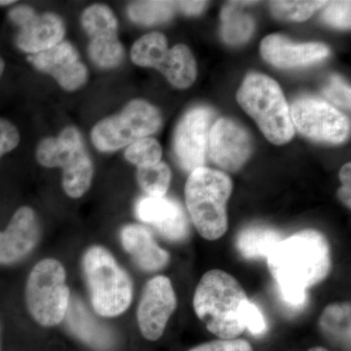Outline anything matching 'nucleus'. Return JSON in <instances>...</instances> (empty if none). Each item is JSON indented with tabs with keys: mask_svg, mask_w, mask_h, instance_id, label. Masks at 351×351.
Returning a JSON list of instances; mask_svg holds the SVG:
<instances>
[{
	"mask_svg": "<svg viewBox=\"0 0 351 351\" xmlns=\"http://www.w3.org/2000/svg\"><path fill=\"white\" fill-rule=\"evenodd\" d=\"M267 258L284 301L291 306L304 304L306 291L322 282L332 269L329 242L311 228L281 240Z\"/></svg>",
	"mask_w": 351,
	"mask_h": 351,
	"instance_id": "1",
	"label": "nucleus"
},
{
	"mask_svg": "<svg viewBox=\"0 0 351 351\" xmlns=\"http://www.w3.org/2000/svg\"><path fill=\"white\" fill-rule=\"evenodd\" d=\"M241 284L228 272L211 269L200 279L193 307L208 331L221 339H239L245 331L241 311L248 302Z\"/></svg>",
	"mask_w": 351,
	"mask_h": 351,
	"instance_id": "2",
	"label": "nucleus"
},
{
	"mask_svg": "<svg viewBox=\"0 0 351 351\" xmlns=\"http://www.w3.org/2000/svg\"><path fill=\"white\" fill-rule=\"evenodd\" d=\"M82 267L94 311L103 317L125 313L133 301V282L112 254L94 245L83 254Z\"/></svg>",
	"mask_w": 351,
	"mask_h": 351,
	"instance_id": "3",
	"label": "nucleus"
},
{
	"mask_svg": "<svg viewBox=\"0 0 351 351\" xmlns=\"http://www.w3.org/2000/svg\"><path fill=\"white\" fill-rule=\"evenodd\" d=\"M232 193V179L221 171L204 166L189 175L184 188L186 204L203 239L217 240L228 232L226 204Z\"/></svg>",
	"mask_w": 351,
	"mask_h": 351,
	"instance_id": "4",
	"label": "nucleus"
},
{
	"mask_svg": "<svg viewBox=\"0 0 351 351\" xmlns=\"http://www.w3.org/2000/svg\"><path fill=\"white\" fill-rule=\"evenodd\" d=\"M237 101L255 120L265 137L272 144L290 142L295 128L288 105L278 83L262 73H250L237 91Z\"/></svg>",
	"mask_w": 351,
	"mask_h": 351,
	"instance_id": "5",
	"label": "nucleus"
},
{
	"mask_svg": "<svg viewBox=\"0 0 351 351\" xmlns=\"http://www.w3.org/2000/svg\"><path fill=\"white\" fill-rule=\"evenodd\" d=\"M36 156L44 167L63 169L62 184L69 197H82L91 186L93 161L85 147L82 133L76 127H66L58 137L43 138L38 145Z\"/></svg>",
	"mask_w": 351,
	"mask_h": 351,
	"instance_id": "6",
	"label": "nucleus"
},
{
	"mask_svg": "<svg viewBox=\"0 0 351 351\" xmlns=\"http://www.w3.org/2000/svg\"><path fill=\"white\" fill-rule=\"evenodd\" d=\"M27 311L40 326L55 327L63 322L71 291L66 274L55 258H43L34 265L25 290Z\"/></svg>",
	"mask_w": 351,
	"mask_h": 351,
	"instance_id": "7",
	"label": "nucleus"
},
{
	"mask_svg": "<svg viewBox=\"0 0 351 351\" xmlns=\"http://www.w3.org/2000/svg\"><path fill=\"white\" fill-rule=\"evenodd\" d=\"M161 124L158 108L144 100H133L122 112L98 122L92 129L91 140L98 151L115 152L149 137Z\"/></svg>",
	"mask_w": 351,
	"mask_h": 351,
	"instance_id": "8",
	"label": "nucleus"
},
{
	"mask_svg": "<svg viewBox=\"0 0 351 351\" xmlns=\"http://www.w3.org/2000/svg\"><path fill=\"white\" fill-rule=\"evenodd\" d=\"M290 113L294 128L311 140L341 144L350 136V119L322 99L301 97L290 106Z\"/></svg>",
	"mask_w": 351,
	"mask_h": 351,
	"instance_id": "9",
	"label": "nucleus"
},
{
	"mask_svg": "<svg viewBox=\"0 0 351 351\" xmlns=\"http://www.w3.org/2000/svg\"><path fill=\"white\" fill-rule=\"evenodd\" d=\"M214 114L211 108H193L178 124L174 136V152L178 163L186 172L204 167L206 163Z\"/></svg>",
	"mask_w": 351,
	"mask_h": 351,
	"instance_id": "10",
	"label": "nucleus"
},
{
	"mask_svg": "<svg viewBox=\"0 0 351 351\" xmlns=\"http://www.w3.org/2000/svg\"><path fill=\"white\" fill-rule=\"evenodd\" d=\"M176 308L177 297L167 276H158L147 281L137 311L138 325L144 338L158 341Z\"/></svg>",
	"mask_w": 351,
	"mask_h": 351,
	"instance_id": "11",
	"label": "nucleus"
},
{
	"mask_svg": "<svg viewBox=\"0 0 351 351\" xmlns=\"http://www.w3.org/2000/svg\"><path fill=\"white\" fill-rule=\"evenodd\" d=\"M252 138L243 127L232 119H219L209 133L208 154L219 168L239 170L252 154Z\"/></svg>",
	"mask_w": 351,
	"mask_h": 351,
	"instance_id": "12",
	"label": "nucleus"
},
{
	"mask_svg": "<svg viewBox=\"0 0 351 351\" xmlns=\"http://www.w3.org/2000/svg\"><path fill=\"white\" fill-rule=\"evenodd\" d=\"M135 213L143 223L152 226L164 239L184 242L191 235L186 211L179 201L170 197L144 196L136 202Z\"/></svg>",
	"mask_w": 351,
	"mask_h": 351,
	"instance_id": "13",
	"label": "nucleus"
},
{
	"mask_svg": "<svg viewBox=\"0 0 351 351\" xmlns=\"http://www.w3.org/2000/svg\"><path fill=\"white\" fill-rule=\"evenodd\" d=\"M27 61L41 73L55 78L66 91H75L86 83L88 71L80 61V55L73 44L62 41L50 49L29 55Z\"/></svg>",
	"mask_w": 351,
	"mask_h": 351,
	"instance_id": "14",
	"label": "nucleus"
},
{
	"mask_svg": "<svg viewBox=\"0 0 351 351\" xmlns=\"http://www.w3.org/2000/svg\"><path fill=\"white\" fill-rule=\"evenodd\" d=\"M38 215L32 208L20 207L0 232V265H12L27 258L40 240Z\"/></svg>",
	"mask_w": 351,
	"mask_h": 351,
	"instance_id": "15",
	"label": "nucleus"
},
{
	"mask_svg": "<svg viewBox=\"0 0 351 351\" xmlns=\"http://www.w3.org/2000/svg\"><path fill=\"white\" fill-rule=\"evenodd\" d=\"M261 54L277 68L293 69L322 61L329 56L330 50L324 44L295 43L279 34H271L261 43Z\"/></svg>",
	"mask_w": 351,
	"mask_h": 351,
	"instance_id": "16",
	"label": "nucleus"
},
{
	"mask_svg": "<svg viewBox=\"0 0 351 351\" xmlns=\"http://www.w3.org/2000/svg\"><path fill=\"white\" fill-rule=\"evenodd\" d=\"M120 242L138 269L156 272L167 267L170 254L157 244L149 228L138 223L124 226L119 232Z\"/></svg>",
	"mask_w": 351,
	"mask_h": 351,
	"instance_id": "17",
	"label": "nucleus"
},
{
	"mask_svg": "<svg viewBox=\"0 0 351 351\" xmlns=\"http://www.w3.org/2000/svg\"><path fill=\"white\" fill-rule=\"evenodd\" d=\"M64 320L71 334L89 348L110 351L114 346V337L110 329L99 322L76 295L71 297Z\"/></svg>",
	"mask_w": 351,
	"mask_h": 351,
	"instance_id": "18",
	"label": "nucleus"
},
{
	"mask_svg": "<svg viewBox=\"0 0 351 351\" xmlns=\"http://www.w3.org/2000/svg\"><path fill=\"white\" fill-rule=\"evenodd\" d=\"M66 29L62 18L54 13L36 15L20 27L18 47L29 55L38 54L62 43Z\"/></svg>",
	"mask_w": 351,
	"mask_h": 351,
	"instance_id": "19",
	"label": "nucleus"
},
{
	"mask_svg": "<svg viewBox=\"0 0 351 351\" xmlns=\"http://www.w3.org/2000/svg\"><path fill=\"white\" fill-rule=\"evenodd\" d=\"M283 239L280 232L269 226L254 225L240 230L235 246L240 255L247 260L267 258Z\"/></svg>",
	"mask_w": 351,
	"mask_h": 351,
	"instance_id": "20",
	"label": "nucleus"
},
{
	"mask_svg": "<svg viewBox=\"0 0 351 351\" xmlns=\"http://www.w3.org/2000/svg\"><path fill=\"white\" fill-rule=\"evenodd\" d=\"M156 69L179 89L191 86L197 75L195 57L184 44H178L168 50L162 63Z\"/></svg>",
	"mask_w": 351,
	"mask_h": 351,
	"instance_id": "21",
	"label": "nucleus"
},
{
	"mask_svg": "<svg viewBox=\"0 0 351 351\" xmlns=\"http://www.w3.org/2000/svg\"><path fill=\"white\" fill-rule=\"evenodd\" d=\"M319 327L323 334L334 343L350 348V304H332L321 314Z\"/></svg>",
	"mask_w": 351,
	"mask_h": 351,
	"instance_id": "22",
	"label": "nucleus"
},
{
	"mask_svg": "<svg viewBox=\"0 0 351 351\" xmlns=\"http://www.w3.org/2000/svg\"><path fill=\"white\" fill-rule=\"evenodd\" d=\"M221 36L226 43L239 45L248 41L255 29L249 14L240 10L235 4H228L221 10Z\"/></svg>",
	"mask_w": 351,
	"mask_h": 351,
	"instance_id": "23",
	"label": "nucleus"
},
{
	"mask_svg": "<svg viewBox=\"0 0 351 351\" xmlns=\"http://www.w3.org/2000/svg\"><path fill=\"white\" fill-rule=\"evenodd\" d=\"M168 43L164 34L151 32L138 38L131 49L134 64L143 68H158L168 52Z\"/></svg>",
	"mask_w": 351,
	"mask_h": 351,
	"instance_id": "24",
	"label": "nucleus"
},
{
	"mask_svg": "<svg viewBox=\"0 0 351 351\" xmlns=\"http://www.w3.org/2000/svg\"><path fill=\"white\" fill-rule=\"evenodd\" d=\"M82 25L89 39L114 36L119 31V22L112 9L104 4H93L83 11Z\"/></svg>",
	"mask_w": 351,
	"mask_h": 351,
	"instance_id": "25",
	"label": "nucleus"
},
{
	"mask_svg": "<svg viewBox=\"0 0 351 351\" xmlns=\"http://www.w3.org/2000/svg\"><path fill=\"white\" fill-rule=\"evenodd\" d=\"M88 55L98 68H117L124 59V48L119 36L90 39Z\"/></svg>",
	"mask_w": 351,
	"mask_h": 351,
	"instance_id": "26",
	"label": "nucleus"
},
{
	"mask_svg": "<svg viewBox=\"0 0 351 351\" xmlns=\"http://www.w3.org/2000/svg\"><path fill=\"white\" fill-rule=\"evenodd\" d=\"M173 1H137L127 9L129 18L141 25H156L167 22L175 13Z\"/></svg>",
	"mask_w": 351,
	"mask_h": 351,
	"instance_id": "27",
	"label": "nucleus"
},
{
	"mask_svg": "<svg viewBox=\"0 0 351 351\" xmlns=\"http://www.w3.org/2000/svg\"><path fill=\"white\" fill-rule=\"evenodd\" d=\"M172 173L164 162L151 167L138 168L137 181L143 191L151 197H163L170 186Z\"/></svg>",
	"mask_w": 351,
	"mask_h": 351,
	"instance_id": "28",
	"label": "nucleus"
},
{
	"mask_svg": "<svg viewBox=\"0 0 351 351\" xmlns=\"http://www.w3.org/2000/svg\"><path fill=\"white\" fill-rule=\"evenodd\" d=\"M125 157L129 162L138 168L151 167L160 162L162 149L156 138L145 137L128 145Z\"/></svg>",
	"mask_w": 351,
	"mask_h": 351,
	"instance_id": "29",
	"label": "nucleus"
},
{
	"mask_svg": "<svg viewBox=\"0 0 351 351\" xmlns=\"http://www.w3.org/2000/svg\"><path fill=\"white\" fill-rule=\"evenodd\" d=\"M327 3V1H271L269 6L274 17L278 19L302 22Z\"/></svg>",
	"mask_w": 351,
	"mask_h": 351,
	"instance_id": "30",
	"label": "nucleus"
},
{
	"mask_svg": "<svg viewBox=\"0 0 351 351\" xmlns=\"http://www.w3.org/2000/svg\"><path fill=\"white\" fill-rule=\"evenodd\" d=\"M323 95L334 105L345 110H350V87L339 76L334 75L330 77L323 88Z\"/></svg>",
	"mask_w": 351,
	"mask_h": 351,
	"instance_id": "31",
	"label": "nucleus"
},
{
	"mask_svg": "<svg viewBox=\"0 0 351 351\" xmlns=\"http://www.w3.org/2000/svg\"><path fill=\"white\" fill-rule=\"evenodd\" d=\"M350 1L328 2L322 18L327 24L339 29H350Z\"/></svg>",
	"mask_w": 351,
	"mask_h": 351,
	"instance_id": "32",
	"label": "nucleus"
},
{
	"mask_svg": "<svg viewBox=\"0 0 351 351\" xmlns=\"http://www.w3.org/2000/svg\"><path fill=\"white\" fill-rule=\"evenodd\" d=\"M189 351H254L253 346L243 339H214L196 346Z\"/></svg>",
	"mask_w": 351,
	"mask_h": 351,
	"instance_id": "33",
	"label": "nucleus"
},
{
	"mask_svg": "<svg viewBox=\"0 0 351 351\" xmlns=\"http://www.w3.org/2000/svg\"><path fill=\"white\" fill-rule=\"evenodd\" d=\"M241 321L245 329H248L251 334L258 336L262 335L267 329L265 319H263L260 309L253 302H245L241 311Z\"/></svg>",
	"mask_w": 351,
	"mask_h": 351,
	"instance_id": "34",
	"label": "nucleus"
},
{
	"mask_svg": "<svg viewBox=\"0 0 351 351\" xmlns=\"http://www.w3.org/2000/svg\"><path fill=\"white\" fill-rule=\"evenodd\" d=\"M20 144V133L12 122L0 117V159Z\"/></svg>",
	"mask_w": 351,
	"mask_h": 351,
	"instance_id": "35",
	"label": "nucleus"
},
{
	"mask_svg": "<svg viewBox=\"0 0 351 351\" xmlns=\"http://www.w3.org/2000/svg\"><path fill=\"white\" fill-rule=\"evenodd\" d=\"M36 13L34 12V9H32L29 6H17L12 9L9 13V19L14 24L17 25L18 27H21L24 25L25 23L29 22L32 20Z\"/></svg>",
	"mask_w": 351,
	"mask_h": 351,
	"instance_id": "36",
	"label": "nucleus"
},
{
	"mask_svg": "<svg viewBox=\"0 0 351 351\" xmlns=\"http://www.w3.org/2000/svg\"><path fill=\"white\" fill-rule=\"evenodd\" d=\"M175 5L186 15H197L204 10L206 1H176Z\"/></svg>",
	"mask_w": 351,
	"mask_h": 351,
	"instance_id": "37",
	"label": "nucleus"
},
{
	"mask_svg": "<svg viewBox=\"0 0 351 351\" xmlns=\"http://www.w3.org/2000/svg\"><path fill=\"white\" fill-rule=\"evenodd\" d=\"M339 179L343 182V186L351 188V164L346 163L339 172Z\"/></svg>",
	"mask_w": 351,
	"mask_h": 351,
	"instance_id": "38",
	"label": "nucleus"
},
{
	"mask_svg": "<svg viewBox=\"0 0 351 351\" xmlns=\"http://www.w3.org/2000/svg\"><path fill=\"white\" fill-rule=\"evenodd\" d=\"M339 199L343 201V204L348 208L351 206V189L350 188H346V186H341V189H339Z\"/></svg>",
	"mask_w": 351,
	"mask_h": 351,
	"instance_id": "39",
	"label": "nucleus"
},
{
	"mask_svg": "<svg viewBox=\"0 0 351 351\" xmlns=\"http://www.w3.org/2000/svg\"><path fill=\"white\" fill-rule=\"evenodd\" d=\"M14 0H0V6L10 5V4L15 3Z\"/></svg>",
	"mask_w": 351,
	"mask_h": 351,
	"instance_id": "40",
	"label": "nucleus"
},
{
	"mask_svg": "<svg viewBox=\"0 0 351 351\" xmlns=\"http://www.w3.org/2000/svg\"><path fill=\"white\" fill-rule=\"evenodd\" d=\"M4 69H5V62L0 57V77H1L2 73H3Z\"/></svg>",
	"mask_w": 351,
	"mask_h": 351,
	"instance_id": "41",
	"label": "nucleus"
},
{
	"mask_svg": "<svg viewBox=\"0 0 351 351\" xmlns=\"http://www.w3.org/2000/svg\"><path fill=\"white\" fill-rule=\"evenodd\" d=\"M307 351H329L327 348H322V346H314V348H309Z\"/></svg>",
	"mask_w": 351,
	"mask_h": 351,
	"instance_id": "42",
	"label": "nucleus"
},
{
	"mask_svg": "<svg viewBox=\"0 0 351 351\" xmlns=\"http://www.w3.org/2000/svg\"><path fill=\"white\" fill-rule=\"evenodd\" d=\"M0 350H1V326H0Z\"/></svg>",
	"mask_w": 351,
	"mask_h": 351,
	"instance_id": "43",
	"label": "nucleus"
}]
</instances>
